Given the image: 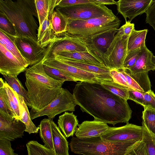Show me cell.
I'll use <instances>...</instances> for the list:
<instances>
[{
  "instance_id": "cell-28",
  "label": "cell",
  "mask_w": 155,
  "mask_h": 155,
  "mask_svg": "<svg viewBox=\"0 0 155 155\" xmlns=\"http://www.w3.org/2000/svg\"><path fill=\"white\" fill-rule=\"evenodd\" d=\"M51 119L45 118L42 120L38 125L40 136L45 145L54 151L51 126Z\"/></svg>"
},
{
  "instance_id": "cell-17",
  "label": "cell",
  "mask_w": 155,
  "mask_h": 155,
  "mask_svg": "<svg viewBox=\"0 0 155 155\" xmlns=\"http://www.w3.org/2000/svg\"><path fill=\"white\" fill-rule=\"evenodd\" d=\"M61 0H53L48 14L38 30V42L42 46H47L53 42L58 38L52 32L51 18V15Z\"/></svg>"
},
{
  "instance_id": "cell-34",
  "label": "cell",
  "mask_w": 155,
  "mask_h": 155,
  "mask_svg": "<svg viewBox=\"0 0 155 155\" xmlns=\"http://www.w3.org/2000/svg\"><path fill=\"white\" fill-rule=\"evenodd\" d=\"M143 134L142 141L146 147L148 155H155V135L150 131L142 121Z\"/></svg>"
},
{
  "instance_id": "cell-38",
  "label": "cell",
  "mask_w": 155,
  "mask_h": 155,
  "mask_svg": "<svg viewBox=\"0 0 155 155\" xmlns=\"http://www.w3.org/2000/svg\"><path fill=\"white\" fill-rule=\"evenodd\" d=\"M0 113L7 116L14 117L7 95L3 87L0 88Z\"/></svg>"
},
{
  "instance_id": "cell-10",
  "label": "cell",
  "mask_w": 155,
  "mask_h": 155,
  "mask_svg": "<svg viewBox=\"0 0 155 155\" xmlns=\"http://www.w3.org/2000/svg\"><path fill=\"white\" fill-rule=\"evenodd\" d=\"M143 134L142 126L128 123L120 127H109L100 137L109 142L140 141L142 140Z\"/></svg>"
},
{
  "instance_id": "cell-18",
  "label": "cell",
  "mask_w": 155,
  "mask_h": 155,
  "mask_svg": "<svg viewBox=\"0 0 155 155\" xmlns=\"http://www.w3.org/2000/svg\"><path fill=\"white\" fill-rule=\"evenodd\" d=\"M78 126L75 135L76 137L79 138L100 137L109 127L104 122L94 120L84 121L79 124Z\"/></svg>"
},
{
  "instance_id": "cell-31",
  "label": "cell",
  "mask_w": 155,
  "mask_h": 155,
  "mask_svg": "<svg viewBox=\"0 0 155 155\" xmlns=\"http://www.w3.org/2000/svg\"><path fill=\"white\" fill-rule=\"evenodd\" d=\"M3 88L7 95L14 117L20 120L19 106L18 94L10 87L6 81H4Z\"/></svg>"
},
{
  "instance_id": "cell-44",
  "label": "cell",
  "mask_w": 155,
  "mask_h": 155,
  "mask_svg": "<svg viewBox=\"0 0 155 155\" xmlns=\"http://www.w3.org/2000/svg\"><path fill=\"white\" fill-rule=\"evenodd\" d=\"M87 4H97L95 0H61L58 7L62 8Z\"/></svg>"
},
{
  "instance_id": "cell-42",
  "label": "cell",
  "mask_w": 155,
  "mask_h": 155,
  "mask_svg": "<svg viewBox=\"0 0 155 155\" xmlns=\"http://www.w3.org/2000/svg\"><path fill=\"white\" fill-rule=\"evenodd\" d=\"M145 13L146 23L151 26L155 31V0H151Z\"/></svg>"
},
{
  "instance_id": "cell-26",
  "label": "cell",
  "mask_w": 155,
  "mask_h": 155,
  "mask_svg": "<svg viewBox=\"0 0 155 155\" xmlns=\"http://www.w3.org/2000/svg\"><path fill=\"white\" fill-rule=\"evenodd\" d=\"M0 43L25 65L28 67L29 63L21 54L13 40L12 36L0 29Z\"/></svg>"
},
{
  "instance_id": "cell-45",
  "label": "cell",
  "mask_w": 155,
  "mask_h": 155,
  "mask_svg": "<svg viewBox=\"0 0 155 155\" xmlns=\"http://www.w3.org/2000/svg\"><path fill=\"white\" fill-rule=\"evenodd\" d=\"M155 110V94L151 90L144 93V101L143 106Z\"/></svg>"
},
{
  "instance_id": "cell-14",
  "label": "cell",
  "mask_w": 155,
  "mask_h": 155,
  "mask_svg": "<svg viewBox=\"0 0 155 155\" xmlns=\"http://www.w3.org/2000/svg\"><path fill=\"white\" fill-rule=\"evenodd\" d=\"M26 129L20 120L0 113V139L11 141L22 138Z\"/></svg>"
},
{
  "instance_id": "cell-13",
  "label": "cell",
  "mask_w": 155,
  "mask_h": 155,
  "mask_svg": "<svg viewBox=\"0 0 155 155\" xmlns=\"http://www.w3.org/2000/svg\"><path fill=\"white\" fill-rule=\"evenodd\" d=\"M28 67L0 43V73L3 75L17 76Z\"/></svg>"
},
{
  "instance_id": "cell-8",
  "label": "cell",
  "mask_w": 155,
  "mask_h": 155,
  "mask_svg": "<svg viewBox=\"0 0 155 155\" xmlns=\"http://www.w3.org/2000/svg\"><path fill=\"white\" fill-rule=\"evenodd\" d=\"M12 36L21 54L30 66L45 60L53 43L57 39L49 45L44 47L28 37Z\"/></svg>"
},
{
  "instance_id": "cell-7",
  "label": "cell",
  "mask_w": 155,
  "mask_h": 155,
  "mask_svg": "<svg viewBox=\"0 0 155 155\" xmlns=\"http://www.w3.org/2000/svg\"><path fill=\"white\" fill-rule=\"evenodd\" d=\"M77 105L73 94L66 89L47 106L37 111L31 110V120L40 117L47 116L53 119L57 115L66 111H74Z\"/></svg>"
},
{
  "instance_id": "cell-4",
  "label": "cell",
  "mask_w": 155,
  "mask_h": 155,
  "mask_svg": "<svg viewBox=\"0 0 155 155\" xmlns=\"http://www.w3.org/2000/svg\"><path fill=\"white\" fill-rule=\"evenodd\" d=\"M138 141L109 142L100 137L86 138L73 137L69 145L71 151L79 155H129Z\"/></svg>"
},
{
  "instance_id": "cell-39",
  "label": "cell",
  "mask_w": 155,
  "mask_h": 155,
  "mask_svg": "<svg viewBox=\"0 0 155 155\" xmlns=\"http://www.w3.org/2000/svg\"><path fill=\"white\" fill-rule=\"evenodd\" d=\"M0 29L9 35L16 36V31L12 23L5 15L0 13Z\"/></svg>"
},
{
  "instance_id": "cell-37",
  "label": "cell",
  "mask_w": 155,
  "mask_h": 155,
  "mask_svg": "<svg viewBox=\"0 0 155 155\" xmlns=\"http://www.w3.org/2000/svg\"><path fill=\"white\" fill-rule=\"evenodd\" d=\"M144 108L142 117L143 122L149 130L155 135V110L147 107Z\"/></svg>"
},
{
  "instance_id": "cell-35",
  "label": "cell",
  "mask_w": 155,
  "mask_h": 155,
  "mask_svg": "<svg viewBox=\"0 0 155 155\" xmlns=\"http://www.w3.org/2000/svg\"><path fill=\"white\" fill-rule=\"evenodd\" d=\"M53 0H35L39 25L46 18Z\"/></svg>"
},
{
  "instance_id": "cell-41",
  "label": "cell",
  "mask_w": 155,
  "mask_h": 155,
  "mask_svg": "<svg viewBox=\"0 0 155 155\" xmlns=\"http://www.w3.org/2000/svg\"><path fill=\"white\" fill-rule=\"evenodd\" d=\"M110 74L113 81L115 82L124 86L129 90H132L128 85L124 75L121 70L110 69Z\"/></svg>"
},
{
  "instance_id": "cell-52",
  "label": "cell",
  "mask_w": 155,
  "mask_h": 155,
  "mask_svg": "<svg viewBox=\"0 0 155 155\" xmlns=\"http://www.w3.org/2000/svg\"><path fill=\"white\" fill-rule=\"evenodd\" d=\"M152 62L154 67V70H155V56L153 55L152 57Z\"/></svg>"
},
{
  "instance_id": "cell-48",
  "label": "cell",
  "mask_w": 155,
  "mask_h": 155,
  "mask_svg": "<svg viewBox=\"0 0 155 155\" xmlns=\"http://www.w3.org/2000/svg\"><path fill=\"white\" fill-rule=\"evenodd\" d=\"M144 93L136 91L128 90L129 99L143 106L144 101Z\"/></svg>"
},
{
  "instance_id": "cell-25",
  "label": "cell",
  "mask_w": 155,
  "mask_h": 155,
  "mask_svg": "<svg viewBox=\"0 0 155 155\" xmlns=\"http://www.w3.org/2000/svg\"><path fill=\"white\" fill-rule=\"evenodd\" d=\"M18 96L19 106L20 120L25 125L26 129L25 131L29 134L37 133L39 127H36L32 122L28 106L23 98L18 94Z\"/></svg>"
},
{
  "instance_id": "cell-50",
  "label": "cell",
  "mask_w": 155,
  "mask_h": 155,
  "mask_svg": "<svg viewBox=\"0 0 155 155\" xmlns=\"http://www.w3.org/2000/svg\"><path fill=\"white\" fill-rule=\"evenodd\" d=\"M97 4H100L104 5H111L116 4L117 2L114 0H95Z\"/></svg>"
},
{
  "instance_id": "cell-6",
  "label": "cell",
  "mask_w": 155,
  "mask_h": 155,
  "mask_svg": "<svg viewBox=\"0 0 155 155\" xmlns=\"http://www.w3.org/2000/svg\"><path fill=\"white\" fill-rule=\"evenodd\" d=\"M68 18L86 20L103 16L115 17L112 10L100 4H80L62 8L56 7Z\"/></svg>"
},
{
  "instance_id": "cell-2",
  "label": "cell",
  "mask_w": 155,
  "mask_h": 155,
  "mask_svg": "<svg viewBox=\"0 0 155 155\" xmlns=\"http://www.w3.org/2000/svg\"><path fill=\"white\" fill-rule=\"evenodd\" d=\"M43 61L31 66L25 72V85L31 109L39 110L62 92L64 82L55 80L45 73Z\"/></svg>"
},
{
  "instance_id": "cell-21",
  "label": "cell",
  "mask_w": 155,
  "mask_h": 155,
  "mask_svg": "<svg viewBox=\"0 0 155 155\" xmlns=\"http://www.w3.org/2000/svg\"><path fill=\"white\" fill-rule=\"evenodd\" d=\"M57 55L69 60L86 63L98 67H106L99 58L90 52H66L60 53Z\"/></svg>"
},
{
  "instance_id": "cell-20",
  "label": "cell",
  "mask_w": 155,
  "mask_h": 155,
  "mask_svg": "<svg viewBox=\"0 0 155 155\" xmlns=\"http://www.w3.org/2000/svg\"><path fill=\"white\" fill-rule=\"evenodd\" d=\"M153 55L146 45L142 47L134 65L128 70L133 73L148 72L150 70H154L152 62Z\"/></svg>"
},
{
  "instance_id": "cell-43",
  "label": "cell",
  "mask_w": 155,
  "mask_h": 155,
  "mask_svg": "<svg viewBox=\"0 0 155 155\" xmlns=\"http://www.w3.org/2000/svg\"><path fill=\"white\" fill-rule=\"evenodd\" d=\"M0 155H18L11 147V141L0 139Z\"/></svg>"
},
{
  "instance_id": "cell-53",
  "label": "cell",
  "mask_w": 155,
  "mask_h": 155,
  "mask_svg": "<svg viewBox=\"0 0 155 155\" xmlns=\"http://www.w3.org/2000/svg\"><path fill=\"white\" fill-rule=\"evenodd\" d=\"M129 155H130V154H129Z\"/></svg>"
},
{
  "instance_id": "cell-33",
  "label": "cell",
  "mask_w": 155,
  "mask_h": 155,
  "mask_svg": "<svg viewBox=\"0 0 155 155\" xmlns=\"http://www.w3.org/2000/svg\"><path fill=\"white\" fill-rule=\"evenodd\" d=\"M122 69L127 72L135 81L144 92L151 90V84L148 72L133 73L127 69Z\"/></svg>"
},
{
  "instance_id": "cell-27",
  "label": "cell",
  "mask_w": 155,
  "mask_h": 155,
  "mask_svg": "<svg viewBox=\"0 0 155 155\" xmlns=\"http://www.w3.org/2000/svg\"><path fill=\"white\" fill-rule=\"evenodd\" d=\"M147 29L133 30L128 40L127 52L140 48L146 45L145 39L148 32Z\"/></svg>"
},
{
  "instance_id": "cell-49",
  "label": "cell",
  "mask_w": 155,
  "mask_h": 155,
  "mask_svg": "<svg viewBox=\"0 0 155 155\" xmlns=\"http://www.w3.org/2000/svg\"><path fill=\"white\" fill-rule=\"evenodd\" d=\"M126 78L127 83L130 87L133 90L136 91L143 93V90L137 83L123 69L120 70Z\"/></svg>"
},
{
  "instance_id": "cell-9",
  "label": "cell",
  "mask_w": 155,
  "mask_h": 155,
  "mask_svg": "<svg viewBox=\"0 0 155 155\" xmlns=\"http://www.w3.org/2000/svg\"><path fill=\"white\" fill-rule=\"evenodd\" d=\"M129 36H120L117 33L104 53L103 61L105 66L110 69L120 70L123 69L124 63L127 52Z\"/></svg>"
},
{
  "instance_id": "cell-5",
  "label": "cell",
  "mask_w": 155,
  "mask_h": 155,
  "mask_svg": "<svg viewBox=\"0 0 155 155\" xmlns=\"http://www.w3.org/2000/svg\"><path fill=\"white\" fill-rule=\"evenodd\" d=\"M120 22L116 16L86 20L68 18L66 31L62 37L68 36L84 40L110 30L118 29Z\"/></svg>"
},
{
  "instance_id": "cell-22",
  "label": "cell",
  "mask_w": 155,
  "mask_h": 155,
  "mask_svg": "<svg viewBox=\"0 0 155 155\" xmlns=\"http://www.w3.org/2000/svg\"><path fill=\"white\" fill-rule=\"evenodd\" d=\"M77 117L73 112H65L59 117L58 120V127L66 137H73L75 133L78 125Z\"/></svg>"
},
{
  "instance_id": "cell-29",
  "label": "cell",
  "mask_w": 155,
  "mask_h": 155,
  "mask_svg": "<svg viewBox=\"0 0 155 155\" xmlns=\"http://www.w3.org/2000/svg\"><path fill=\"white\" fill-rule=\"evenodd\" d=\"M100 83L114 94L126 100L129 99V90L126 87L114 82L113 81L102 79Z\"/></svg>"
},
{
  "instance_id": "cell-30",
  "label": "cell",
  "mask_w": 155,
  "mask_h": 155,
  "mask_svg": "<svg viewBox=\"0 0 155 155\" xmlns=\"http://www.w3.org/2000/svg\"><path fill=\"white\" fill-rule=\"evenodd\" d=\"M3 76L10 87L18 94L23 98L27 106L31 108L28 91L24 88L21 82L18 79L17 76L9 77L5 75Z\"/></svg>"
},
{
  "instance_id": "cell-40",
  "label": "cell",
  "mask_w": 155,
  "mask_h": 155,
  "mask_svg": "<svg viewBox=\"0 0 155 155\" xmlns=\"http://www.w3.org/2000/svg\"><path fill=\"white\" fill-rule=\"evenodd\" d=\"M141 50V48L127 52L124 60L123 69H129L135 64Z\"/></svg>"
},
{
  "instance_id": "cell-3",
  "label": "cell",
  "mask_w": 155,
  "mask_h": 155,
  "mask_svg": "<svg viewBox=\"0 0 155 155\" xmlns=\"http://www.w3.org/2000/svg\"><path fill=\"white\" fill-rule=\"evenodd\" d=\"M0 13L5 15L15 29L16 36L26 37L38 41L39 27L35 0H0Z\"/></svg>"
},
{
  "instance_id": "cell-16",
  "label": "cell",
  "mask_w": 155,
  "mask_h": 155,
  "mask_svg": "<svg viewBox=\"0 0 155 155\" xmlns=\"http://www.w3.org/2000/svg\"><path fill=\"white\" fill-rule=\"evenodd\" d=\"M151 0H119L117 2V10L127 21L130 22L139 15L145 13Z\"/></svg>"
},
{
  "instance_id": "cell-23",
  "label": "cell",
  "mask_w": 155,
  "mask_h": 155,
  "mask_svg": "<svg viewBox=\"0 0 155 155\" xmlns=\"http://www.w3.org/2000/svg\"><path fill=\"white\" fill-rule=\"evenodd\" d=\"M54 151L57 155H69L68 142L66 137L53 121L51 120Z\"/></svg>"
},
{
  "instance_id": "cell-51",
  "label": "cell",
  "mask_w": 155,
  "mask_h": 155,
  "mask_svg": "<svg viewBox=\"0 0 155 155\" xmlns=\"http://www.w3.org/2000/svg\"><path fill=\"white\" fill-rule=\"evenodd\" d=\"M5 81L2 78H0V88L3 87Z\"/></svg>"
},
{
  "instance_id": "cell-46",
  "label": "cell",
  "mask_w": 155,
  "mask_h": 155,
  "mask_svg": "<svg viewBox=\"0 0 155 155\" xmlns=\"http://www.w3.org/2000/svg\"><path fill=\"white\" fill-rule=\"evenodd\" d=\"M134 29V24L131 23L130 22L128 21H126L125 24L118 29L117 34L120 36H130L131 32Z\"/></svg>"
},
{
  "instance_id": "cell-24",
  "label": "cell",
  "mask_w": 155,
  "mask_h": 155,
  "mask_svg": "<svg viewBox=\"0 0 155 155\" xmlns=\"http://www.w3.org/2000/svg\"><path fill=\"white\" fill-rule=\"evenodd\" d=\"M68 18L55 8L51 16V22L53 35L57 38L61 37L66 32Z\"/></svg>"
},
{
  "instance_id": "cell-1",
  "label": "cell",
  "mask_w": 155,
  "mask_h": 155,
  "mask_svg": "<svg viewBox=\"0 0 155 155\" xmlns=\"http://www.w3.org/2000/svg\"><path fill=\"white\" fill-rule=\"evenodd\" d=\"M77 105L94 120L113 124L129 123L132 111L127 101L114 94L100 83L79 81L73 89Z\"/></svg>"
},
{
  "instance_id": "cell-12",
  "label": "cell",
  "mask_w": 155,
  "mask_h": 155,
  "mask_svg": "<svg viewBox=\"0 0 155 155\" xmlns=\"http://www.w3.org/2000/svg\"><path fill=\"white\" fill-rule=\"evenodd\" d=\"M84 51L93 53L86 43L82 40L76 38L64 36L58 38L54 42L45 60L54 57L62 52Z\"/></svg>"
},
{
  "instance_id": "cell-19",
  "label": "cell",
  "mask_w": 155,
  "mask_h": 155,
  "mask_svg": "<svg viewBox=\"0 0 155 155\" xmlns=\"http://www.w3.org/2000/svg\"><path fill=\"white\" fill-rule=\"evenodd\" d=\"M55 56L65 63L94 74L100 79L113 81L110 74V69L107 67L97 66L86 63L68 60L58 55Z\"/></svg>"
},
{
  "instance_id": "cell-15",
  "label": "cell",
  "mask_w": 155,
  "mask_h": 155,
  "mask_svg": "<svg viewBox=\"0 0 155 155\" xmlns=\"http://www.w3.org/2000/svg\"><path fill=\"white\" fill-rule=\"evenodd\" d=\"M118 29H113L82 41L86 42L91 51L103 61L104 54L112 42Z\"/></svg>"
},
{
  "instance_id": "cell-47",
  "label": "cell",
  "mask_w": 155,
  "mask_h": 155,
  "mask_svg": "<svg viewBox=\"0 0 155 155\" xmlns=\"http://www.w3.org/2000/svg\"><path fill=\"white\" fill-rule=\"evenodd\" d=\"M130 155H148L145 145L141 140L138 141L133 148Z\"/></svg>"
},
{
  "instance_id": "cell-36",
  "label": "cell",
  "mask_w": 155,
  "mask_h": 155,
  "mask_svg": "<svg viewBox=\"0 0 155 155\" xmlns=\"http://www.w3.org/2000/svg\"><path fill=\"white\" fill-rule=\"evenodd\" d=\"M43 65L46 74L53 79L63 82L65 81L76 82L73 78L60 70L46 65Z\"/></svg>"
},
{
  "instance_id": "cell-32",
  "label": "cell",
  "mask_w": 155,
  "mask_h": 155,
  "mask_svg": "<svg viewBox=\"0 0 155 155\" xmlns=\"http://www.w3.org/2000/svg\"><path fill=\"white\" fill-rule=\"evenodd\" d=\"M28 155H57L54 151L35 140H31L26 144Z\"/></svg>"
},
{
  "instance_id": "cell-11",
  "label": "cell",
  "mask_w": 155,
  "mask_h": 155,
  "mask_svg": "<svg viewBox=\"0 0 155 155\" xmlns=\"http://www.w3.org/2000/svg\"><path fill=\"white\" fill-rule=\"evenodd\" d=\"M43 64L60 70L73 78L76 81L100 83L102 80L93 73L63 62L56 56L45 59Z\"/></svg>"
}]
</instances>
